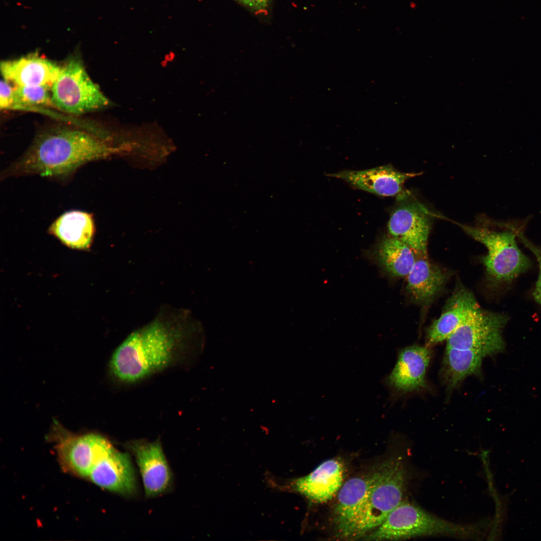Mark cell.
Masks as SVG:
<instances>
[{
    "mask_svg": "<svg viewBox=\"0 0 541 541\" xmlns=\"http://www.w3.org/2000/svg\"><path fill=\"white\" fill-rule=\"evenodd\" d=\"M247 7L256 10L264 9L268 4V0H238Z\"/></svg>",
    "mask_w": 541,
    "mask_h": 541,
    "instance_id": "cell-25",
    "label": "cell"
},
{
    "mask_svg": "<svg viewBox=\"0 0 541 541\" xmlns=\"http://www.w3.org/2000/svg\"><path fill=\"white\" fill-rule=\"evenodd\" d=\"M431 229L429 217L415 203L397 207L390 215L388 229L390 235L408 245L416 256L428 257L427 242Z\"/></svg>",
    "mask_w": 541,
    "mask_h": 541,
    "instance_id": "cell-9",
    "label": "cell"
},
{
    "mask_svg": "<svg viewBox=\"0 0 541 541\" xmlns=\"http://www.w3.org/2000/svg\"><path fill=\"white\" fill-rule=\"evenodd\" d=\"M508 317L481 308L446 339V347L481 351L486 356L501 350V331Z\"/></svg>",
    "mask_w": 541,
    "mask_h": 541,
    "instance_id": "cell-8",
    "label": "cell"
},
{
    "mask_svg": "<svg viewBox=\"0 0 541 541\" xmlns=\"http://www.w3.org/2000/svg\"><path fill=\"white\" fill-rule=\"evenodd\" d=\"M139 467L146 496L164 492L171 481V472L159 441L135 440L129 443Z\"/></svg>",
    "mask_w": 541,
    "mask_h": 541,
    "instance_id": "cell-11",
    "label": "cell"
},
{
    "mask_svg": "<svg viewBox=\"0 0 541 541\" xmlns=\"http://www.w3.org/2000/svg\"><path fill=\"white\" fill-rule=\"evenodd\" d=\"M373 471L348 480L338 492L333 513L337 535L349 539L354 523L366 500L373 480Z\"/></svg>",
    "mask_w": 541,
    "mask_h": 541,
    "instance_id": "cell-16",
    "label": "cell"
},
{
    "mask_svg": "<svg viewBox=\"0 0 541 541\" xmlns=\"http://www.w3.org/2000/svg\"><path fill=\"white\" fill-rule=\"evenodd\" d=\"M480 309L473 294L459 288L449 298L441 316L429 328L426 335L428 347L449 337Z\"/></svg>",
    "mask_w": 541,
    "mask_h": 541,
    "instance_id": "cell-14",
    "label": "cell"
},
{
    "mask_svg": "<svg viewBox=\"0 0 541 541\" xmlns=\"http://www.w3.org/2000/svg\"><path fill=\"white\" fill-rule=\"evenodd\" d=\"M375 257L380 266L388 274L395 277H407L417 258L408 245L390 235L380 241Z\"/></svg>",
    "mask_w": 541,
    "mask_h": 541,
    "instance_id": "cell-20",
    "label": "cell"
},
{
    "mask_svg": "<svg viewBox=\"0 0 541 541\" xmlns=\"http://www.w3.org/2000/svg\"><path fill=\"white\" fill-rule=\"evenodd\" d=\"M430 357V351L427 346L414 345L403 349L388 377V384L396 390L404 393L424 388Z\"/></svg>",
    "mask_w": 541,
    "mask_h": 541,
    "instance_id": "cell-17",
    "label": "cell"
},
{
    "mask_svg": "<svg viewBox=\"0 0 541 541\" xmlns=\"http://www.w3.org/2000/svg\"><path fill=\"white\" fill-rule=\"evenodd\" d=\"M54 107L70 114H82L103 108L109 101L91 79L80 60L72 58L62 66L51 88Z\"/></svg>",
    "mask_w": 541,
    "mask_h": 541,
    "instance_id": "cell-6",
    "label": "cell"
},
{
    "mask_svg": "<svg viewBox=\"0 0 541 541\" xmlns=\"http://www.w3.org/2000/svg\"><path fill=\"white\" fill-rule=\"evenodd\" d=\"M195 329L188 312L161 313L116 348L110 373L121 383L132 384L176 365L188 354Z\"/></svg>",
    "mask_w": 541,
    "mask_h": 541,
    "instance_id": "cell-1",
    "label": "cell"
},
{
    "mask_svg": "<svg viewBox=\"0 0 541 541\" xmlns=\"http://www.w3.org/2000/svg\"><path fill=\"white\" fill-rule=\"evenodd\" d=\"M61 68L36 54L1 63L3 79L16 86H45L52 88Z\"/></svg>",
    "mask_w": 541,
    "mask_h": 541,
    "instance_id": "cell-13",
    "label": "cell"
},
{
    "mask_svg": "<svg viewBox=\"0 0 541 541\" xmlns=\"http://www.w3.org/2000/svg\"><path fill=\"white\" fill-rule=\"evenodd\" d=\"M117 150L109 137L80 128H55L40 134L2 171L1 179L37 175L65 182L82 166L106 159Z\"/></svg>",
    "mask_w": 541,
    "mask_h": 541,
    "instance_id": "cell-2",
    "label": "cell"
},
{
    "mask_svg": "<svg viewBox=\"0 0 541 541\" xmlns=\"http://www.w3.org/2000/svg\"><path fill=\"white\" fill-rule=\"evenodd\" d=\"M420 174L400 172L387 165L363 170H344L328 175L378 195L397 196L402 193L407 180Z\"/></svg>",
    "mask_w": 541,
    "mask_h": 541,
    "instance_id": "cell-10",
    "label": "cell"
},
{
    "mask_svg": "<svg viewBox=\"0 0 541 541\" xmlns=\"http://www.w3.org/2000/svg\"><path fill=\"white\" fill-rule=\"evenodd\" d=\"M344 465L336 458L324 461L308 475L293 479L289 488L309 500L322 503L331 499L343 485Z\"/></svg>",
    "mask_w": 541,
    "mask_h": 541,
    "instance_id": "cell-12",
    "label": "cell"
},
{
    "mask_svg": "<svg viewBox=\"0 0 541 541\" xmlns=\"http://www.w3.org/2000/svg\"><path fill=\"white\" fill-rule=\"evenodd\" d=\"M14 102V87L10 82L3 79L0 84V107L1 109H12Z\"/></svg>",
    "mask_w": 541,
    "mask_h": 541,
    "instance_id": "cell-24",
    "label": "cell"
},
{
    "mask_svg": "<svg viewBox=\"0 0 541 541\" xmlns=\"http://www.w3.org/2000/svg\"><path fill=\"white\" fill-rule=\"evenodd\" d=\"M523 232L519 234L518 238L522 243L533 253L538 263L539 272L537 281L533 292V297L535 302L541 306V248L528 240L524 236Z\"/></svg>",
    "mask_w": 541,
    "mask_h": 541,
    "instance_id": "cell-23",
    "label": "cell"
},
{
    "mask_svg": "<svg viewBox=\"0 0 541 541\" xmlns=\"http://www.w3.org/2000/svg\"><path fill=\"white\" fill-rule=\"evenodd\" d=\"M52 435L58 442V453L64 467L88 477L93 467L114 447L104 436L95 433L76 435L54 421Z\"/></svg>",
    "mask_w": 541,
    "mask_h": 541,
    "instance_id": "cell-7",
    "label": "cell"
},
{
    "mask_svg": "<svg viewBox=\"0 0 541 541\" xmlns=\"http://www.w3.org/2000/svg\"><path fill=\"white\" fill-rule=\"evenodd\" d=\"M462 229L486 247L481 257L488 280L494 285L510 284L531 266L530 259L518 248L516 238L523 232L521 224L503 223L501 230L461 225Z\"/></svg>",
    "mask_w": 541,
    "mask_h": 541,
    "instance_id": "cell-5",
    "label": "cell"
},
{
    "mask_svg": "<svg viewBox=\"0 0 541 541\" xmlns=\"http://www.w3.org/2000/svg\"><path fill=\"white\" fill-rule=\"evenodd\" d=\"M409 473L401 456L391 457L373 470V480L364 504L349 539L364 537L378 526L402 501Z\"/></svg>",
    "mask_w": 541,
    "mask_h": 541,
    "instance_id": "cell-4",
    "label": "cell"
},
{
    "mask_svg": "<svg viewBox=\"0 0 541 541\" xmlns=\"http://www.w3.org/2000/svg\"><path fill=\"white\" fill-rule=\"evenodd\" d=\"M48 231L70 248L87 250L96 232L93 215L79 210L66 211L52 223Z\"/></svg>",
    "mask_w": 541,
    "mask_h": 541,
    "instance_id": "cell-18",
    "label": "cell"
},
{
    "mask_svg": "<svg viewBox=\"0 0 541 541\" xmlns=\"http://www.w3.org/2000/svg\"><path fill=\"white\" fill-rule=\"evenodd\" d=\"M486 355L471 349L446 348L443 361V374L449 389L456 387L465 378L480 373Z\"/></svg>",
    "mask_w": 541,
    "mask_h": 541,
    "instance_id": "cell-21",
    "label": "cell"
},
{
    "mask_svg": "<svg viewBox=\"0 0 541 541\" xmlns=\"http://www.w3.org/2000/svg\"><path fill=\"white\" fill-rule=\"evenodd\" d=\"M51 88L45 86H14V102L12 108L34 106H53Z\"/></svg>",
    "mask_w": 541,
    "mask_h": 541,
    "instance_id": "cell-22",
    "label": "cell"
},
{
    "mask_svg": "<svg viewBox=\"0 0 541 541\" xmlns=\"http://www.w3.org/2000/svg\"><path fill=\"white\" fill-rule=\"evenodd\" d=\"M407 277L406 290L417 304L428 305L440 292L447 279L446 273L432 263L428 257L417 256Z\"/></svg>",
    "mask_w": 541,
    "mask_h": 541,
    "instance_id": "cell-19",
    "label": "cell"
},
{
    "mask_svg": "<svg viewBox=\"0 0 541 541\" xmlns=\"http://www.w3.org/2000/svg\"><path fill=\"white\" fill-rule=\"evenodd\" d=\"M479 523L460 524L435 515L419 505L403 501L376 528L366 534L369 540H398L420 536H445L463 539L480 537Z\"/></svg>",
    "mask_w": 541,
    "mask_h": 541,
    "instance_id": "cell-3",
    "label": "cell"
},
{
    "mask_svg": "<svg viewBox=\"0 0 541 541\" xmlns=\"http://www.w3.org/2000/svg\"><path fill=\"white\" fill-rule=\"evenodd\" d=\"M88 477L102 488L123 494H132L136 489L135 472L129 454L114 447L95 464Z\"/></svg>",
    "mask_w": 541,
    "mask_h": 541,
    "instance_id": "cell-15",
    "label": "cell"
}]
</instances>
